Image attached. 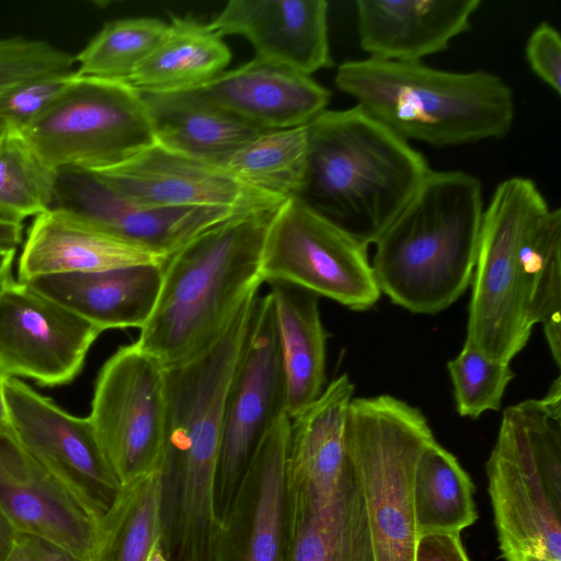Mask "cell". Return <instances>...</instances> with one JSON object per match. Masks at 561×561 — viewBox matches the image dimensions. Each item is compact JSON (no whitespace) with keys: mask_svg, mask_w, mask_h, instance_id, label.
Here are the masks:
<instances>
[{"mask_svg":"<svg viewBox=\"0 0 561 561\" xmlns=\"http://www.w3.org/2000/svg\"><path fill=\"white\" fill-rule=\"evenodd\" d=\"M466 343L511 360L561 311V210L534 181H502L484 208Z\"/></svg>","mask_w":561,"mask_h":561,"instance_id":"obj_1","label":"cell"},{"mask_svg":"<svg viewBox=\"0 0 561 561\" xmlns=\"http://www.w3.org/2000/svg\"><path fill=\"white\" fill-rule=\"evenodd\" d=\"M256 295L242 305L209 347L186 362L164 367L162 515L169 534L186 546L209 543L220 527L215 489L226 400Z\"/></svg>","mask_w":561,"mask_h":561,"instance_id":"obj_2","label":"cell"},{"mask_svg":"<svg viewBox=\"0 0 561 561\" xmlns=\"http://www.w3.org/2000/svg\"><path fill=\"white\" fill-rule=\"evenodd\" d=\"M307 134V172L297 197L366 248L432 171L409 141L358 105L325 110Z\"/></svg>","mask_w":561,"mask_h":561,"instance_id":"obj_3","label":"cell"},{"mask_svg":"<svg viewBox=\"0 0 561 561\" xmlns=\"http://www.w3.org/2000/svg\"><path fill=\"white\" fill-rule=\"evenodd\" d=\"M277 207L208 228L164 261L156 306L136 342L144 352L168 367L220 337L263 283V241Z\"/></svg>","mask_w":561,"mask_h":561,"instance_id":"obj_4","label":"cell"},{"mask_svg":"<svg viewBox=\"0 0 561 561\" xmlns=\"http://www.w3.org/2000/svg\"><path fill=\"white\" fill-rule=\"evenodd\" d=\"M483 211L477 176L432 170L374 243L380 291L415 313L449 307L471 284Z\"/></svg>","mask_w":561,"mask_h":561,"instance_id":"obj_5","label":"cell"},{"mask_svg":"<svg viewBox=\"0 0 561 561\" xmlns=\"http://www.w3.org/2000/svg\"><path fill=\"white\" fill-rule=\"evenodd\" d=\"M334 84L407 141L446 147L497 139L515 118L511 88L485 70L366 58L342 62Z\"/></svg>","mask_w":561,"mask_h":561,"instance_id":"obj_6","label":"cell"},{"mask_svg":"<svg viewBox=\"0 0 561 561\" xmlns=\"http://www.w3.org/2000/svg\"><path fill=\"white\" fill-rule=\"evenodd\" d=\"M505 561H561V378L503 412L485 466Z\"/></svg>","mask_w":561,"mask_h":561,"instance_id":"obj_7","label":"cell"},{"mask_svg":"<svg viewBox=\"0 0 561 561\" xmlns=\"http://www.w3.org/2000/svg\"><path fill=\"white\" fill-rule=\"evenodd\" d=\"M346 447L359 474L376 561H414L413 476L434 439L423 413L389 394L352 399Z\"/></svg>","mask_w":561,"mask_h":561,"instance_id":"obj_8","label":"cell"},{"mask_svg":"<svg viewBox=\"0 0 561 561\" xmlns=\"http://www.w3.org/2000/svg\"><path fill=\"white\" fill-rule=\"evenodd\" d=\"M21 134L51 171H100L156 144L141 93L128 82L72 76Z\"/></svg>","mask_w":561,"mask_h":561,"instance_id":"obj_9","label":"cell"},{"mask_svg":"<svg viewBox=\"0 0 561 561\" xmlns=\"http://www.w3.org/2000/svg\"><path fill=\"white\" fill-rule=\"evenodd\" d=\"M260 270L263 282L294 285L356 311L381 295L367 248L297 196L272 215Z\"/></svg>","mask_w":561,"mask_h":561,"instance_id":"obj_10","label":"cell"},{"mask_svg":"<svg viewBox=\"0 0 561 561\" xmlns=\"http://www.w3.org/2000/svg\"><path fill=\"white\" fill-rule=\"evenodd\" d=\"M121 485L160 471L165 438L164 366L137 343L102 366L88 416Z\"/></svg>","mask_w":561,"mask_h":561,"instance_id":"obj_11","label":"cell"},{"mask_svg":"<svg viewBox=\"0 0 561 561\" xmlns=\"http://www.w3.org/2000/svg\"><path fill=\"white\" fill-rule=\"evenodd\" d=\"M286 413V383L271 294L256 295L244 345L228 391L215 508L227 515L265 433Z\"/></svg>","mask_w":561,"mask_h":561,"instance_id":"obj_12","label":"cell"},{"mask_svg":"<svg viewBox=\"0 0 561 561\" xmlns=\"http://www.w3.org/2000/svg\"><path fill=\"white\" fill-rule=\"evenodd\" d=\"M4 394L18 443L98 523L114 503L122 485L89 417L66 412L19 378H5Z\"/></svg>","mask_w":561,"mask_h":561,"instance_id":"obj_13","label":"cell"},{"mask_svg":"<svg viewBox=\"0 0 561 561\" xmlns=\"http://www.w3.org/2000/svg\"><path fill=\"white\" fill-rule=\"evenodd\" d=\"M102 331L26 282L0 286V368L45 387L71 382Z\"/></svg>","mask_w":561,"mask_h":561,"instance_id":"obj_14","label":"cell"},{"mask_svg":"<svg viewBox=\"0 0 561 561\" xmlns=\"http://www.w3.org/2000/svg\"><path fill=\"white\" fill-rule=\"evenodd\" d=\"M51 208L68 211L164 260L206 229L249 213L211 206L141 207L119 195L92 171L81 168L55 172Z\"/></svg>","mask_w":561,"mask_h":561,"instance_id":"obj_15","label":"cell"},{"mask_svg":"<svg viewBox=\"0 0 561 561\" xmlns=\"http://www.w3.org/2000/svg\"><path fill=\"white\" fill-rule=\"evenodd\" d=\"M92 172L126 199L148 208L211 206L257 211L285 201L248 186L218 164L158 144L118 165Z\"/></svg>","mask_w":561,"mask_h":561,"instance_id":"obj_16","label":"cell"},{"mask_svg":"<svg viewBox=\"0 0 561 561\" xmlns=\"http://www.w3.org/2000/svg\"><path fill=\"white\" fill-rule=\"evenodd\" d=\"M289 433L284 414L257 445L221 522L213 561H285Z\"/></svg>","mask_w":561,"mask_h":561,"instance_id":"obj_17","label":"cell"},{"mask_svg":"<svg viewBox=\"0 0 561 561\" xmlns=\"http://www.w3.org/2000/svg\"><path fill=\"white\" fill-rule=\"evenodd\" d=\"M0 511L20 533L90 561L96 523L14 437H0Z\"/></svg>","mask_w":561,"mask_h":561,"instance_id":"obj_18","label":"cell"},{"mask_svg":"<svg viewBox=\"0 0 561 561\" xmlns=\"http://www.w3.org/2000/svg\"><path fill=\"white\" fill-rule=\"evenodd\" d=\"M328 12L325 0H230L208 25L244 37L257 59L311 76L334 64Z\"/></svg>","mask_w":561,"mask_h":561,"instance_id":"obj_19","label":"cell"},{"mask_svg":"<svg viewBox=\"0 0 561 561\" xmlns=\"http://www.w3.org/2000/svg\"><path fill=\"white\" fill-rule=\"evenodd\" d=\"M183 91L262 131L306 126L331 100L311 76L255 57Z\"/></svg>","mask_w":561,"mask_h":561,"instance_id":"obj_20","label":"cell"},{"mask_svg":"<svg viewBox=\"0 0 561 561\" xmlns=\"http://www.w3.org/2000/svg\"><path fill=\"white\" fill-rule=\"evenodd\" d=\"M480 0H358L359 45L369 57L421 62L471 27Z\"/></svg>","mask_w":561,"mask_h":561,"instance_id":"obj_21","label":"cell"},{"mask_svg":"<svg viewBox=\"0 0 561 561\" xmlns=\"http://www.w3.org/2000/svg\"><path fill=\"white\" fill-rule=\"evenodd\" d=\"M164 261L68 211L51 208L36 216L27 230L18 279L30 282L54 274L102 272Z\"/></svg>","mask_w":561,"mask_h":561,"instance_id":"obj_22","label":"cell"},{"mask_svg":"<svg viewBox=\"0 0 561 561\" xmlns=\"http://www.w3.org/2000/svg\"><path fill=\"white\" fill-rule=\"evenodd\" d=\"M163 264H139L92 273L37 277L28 283L102 332L141 329L156 306Z\"/></svg>","mask_w":561,"mask_h":561,"instance_id":"obj_23","label":"cell"},{"mask_svg":"<svg viewBox=\"0 0 561 561\" xmlns=\"http://www.w3.org/2000/svg\"><path fill=\"white\" fill-rule=\"evenodd\" d=\"M291 420L323 392L327 333L318 296L285 283H270Z\"/></svg>","mask_w":561,"mask_h":561,"instance_id":"obj_24","label":"cell"},{"mask_svg":"<svg viewBox=\"0 0 561 561\" xmlns=\"http://www.w3.org/2000/svg\"><path fill=\"white\" fill-rule=\"evenodd\" d=\"M140 93L156 144L197 160L219 164L262 131L187 91Z\"/></svg>","mask_w":561,"mask_h":561,"instance_id":"obj_25","label":"cell"},{"mask_svg":"<svg viewBox=\"0 0 561 561\" xmlns=\"http://www.w3.org/2000/svg\"><path fill=\"white\" fill-rule=\"evenodd\" d=\"M231 53L208 24L173 16L161 41L127 81L140 92H176L197 87L229 65Z\"/></svg>","mask_w":561,"mask_h":561,"instance_id":"obj_26","label":"cell"},{"mask_svg":"<svg viewBox=\"0 0 561 561\" xmlns=\"http://www.w3.org/2000/svg\"><path fill=\"white\" fill-rule=\"evenodd\" d=\"M163 540L162 478L153 471L124 485L95 526L90 561H146Z\"/></svg>","mask_w":561,"mask_h":561,"instance_id":"obj_27","label":"cell"},{"mask_svg":"<svg viewBox=\"0 0 561 561\" xmlns=\"http://www.w3.org/2000/svg\"><path fill=\"white\" fill-rule=\"evenodd\" d=\"M413 507L419 536L460 534L478 517L471 479L435 438L423 448L415 465Z\"/></svg>","mask_w":561,"mask_h":561,"instance_id":"obj_28","label":"cell"},{"mask_svg":"<svg viewBox=\"0 0 561 561\" xmlns=\"http://www.w3.org/2000/svg\"><path fill=\"white\" fill-rule=\"evenodd\" d=\"M307 161L306 125L261 131L218 165L248 186L287 199L299 196Z\"/></svg>","mask_w":561,"mask_h":561,"instance_id":"obj_29","label":"cell"},{"mask_svg":"<svg viewBox=\"0 0 561 561\" xmlns=\"http://www.w3.org/2000/svg\"><path fill=\"white\" fill-rule=\"evenodd\" d=\"M55 172L32 150L21 131L0 136V221L23 225L53 207Z\"/></svg>","mask_w":561,"mask_h":561,"instance_id":"obj_30","label":"cell"},{"mask_svg":"<svg viewBox=\"0 0 561 561\" xmlns=\"http://www.w3.org/2000/svg\"><path fill=\"white\" fill-rule=\"evenodd\" d=\"M168 23L156 18L107 22L75 56L79 76L127 82L161 41Z\"/></svg>","mask_w":561,"mask_h":561,"instance_id":"obj_31","label":"cell"},{"mask_svg":"<svg viewBox=\"0 0 561 561\" xmlns=\"http://www.w3.org/2000/svg\"><path fill=\"white\" fill-rule=\"evenodd\" d=\"M456 409L461 416L479 417L501 408L504 392L515 374L508 363L493 359L465 342L447 363Z\"/></svg>","mask_w":561,"mask_h":561,"instance_id":"obj_32","label":"cell"},{"mask_svg":"<svg viewBox=\"0 0 561 561\" xmlns=\"http://www.w3.org/2000/svg\"><path fill=\"white\" fill-rule=\"evenodd\" d=\"M75 56L43 39L0 38V93L26 80L76 71Z\"/></svg>","mask_w":561,"mask_h":561,"instance_id":"obj_33","label":"cell"},{"mask_svg":"<svg viewBox=\"0 0 561 561\" xmlns=\"http://www.w3.org/2000/svg\"><path fill=\"white\" fill-rule=\"evenodd\" d=\"M75 72L36 77L0 93V129L22 131L57 98Z\"/></svg>","mask_w":561,"mask_h":561,"instance_id":"obj_34","label":"cell"},{"mask_svg":"<svg viewBox=\"0 0 561 561\" xmlns=\"http://www.w3.org/2000/svg\"><path fill=\"white\" fill-rule=\"evenodd\" d=\"M525 56L530 70L557 95L561 94V37L548 22L539 23L530 33Z\"/></svg>","mask_w":561,"mask_h":561,"instance_id":"obj_35","label":"cell"},{"mask_svg":"<svg viewBox=\"0 0 561 561\" xmlns=\"http://www.w3.org/2000/svg\"><path fill=\"white\" fill-rule=\"evenodd\" d=\"M414 561H470L459 534L439 533L419 537Z\"/></svg>","mask_w":561,"mask_h":561,"instance_id":"obj_36","label":"cell"},{"mask_svg":"<svg viewBox=\"0 0 561 561\" xmlns=\"http://www.w3.org/2000/svg\"><path fill=\"white\" fill-rule=\"evenodd\" d=\"M45 541L35 535L19 531L5 561H44Z\"/></svg>","mask_w":561,"mask_h":561,"instance_id":"obj_37","label":"cell"},{"mask_svg":"<svg viewBox=\"0 0 561 561\" xmlns=\"http://www.w3.org/2000/svg\"><path fill=\"white\" fill-rule=\"evenodd\" d=\"M543 333L550 352L558 367L561 365V320L560 314L550 318L543 323Z\"/></svg>","mask_w":561,"mask_h":561,"instance_id":"obj_38","label":"cell"},{"mask_svg":"<svg viewBox=\"0 0 561 561\" xmlns=\"http://www.w3.org/2000/svg\"><path fill=\"white\" fill-rule=\"evenodd\" d=\"M18 534L10 519L0 511V561H5L9 557Z\"/></svg>","mask_w":561,"mask_h":561,"instance_id":"obj_39","label":"cell"},{"mask_svg":"<svg viewBox=\"0 0 561 561\" xmlns=\"http://www.w3.org/2000/svg\"><path fill=\"white\" fill-rule=\"evenodd\" d=\"M23 239V225L0 221V250H16Z\"/></svg>","mask_w":561,"mask_h":561,"instance_id":"obj_40","label":"cell"},{"mask_svg":"<svg viewBox=\"0 0 561 561\" xmlns=\"http://www.w3.org/2000/svg\"><path fill=\"white\" fill-rule=\"evenodd\" d=\"M8 376L0 368V437H14L9 408L4 394V380Z\"/></svg>","mask_w":561,"mask_h":561,"instance_id":"obj_41","label":"cell"},{"mask_svg":"<svg viewBox=\"0 0 561 561\" xmlns=\"http://www.w3.org/2000/svg\"><path fill=\"white\" fill-rule=\"evenodd\" d=\"M44 561H84L62 547L45 541Z\"/></svg>","mask_w":561,"mask_h":561,"instance_id":"obj_42","label":"cell"},{"mask_svg":"<svg viewBox=\"0 0 561 561\" xmlns=\"http://www.w3.org/2000/svg\"><path fill=\"white\" fill-rule=\"evenodd\" d=\"M16 250H0V286L11 276V268Z\"/></svg>","mask_w":561,"mask_h":561,"instance_id":"obj_43","label":"cell"},{"mask_svg":"<svg viewBox=\"0 0 561 561\" xmlns=\"http://www.w3.org/2000/svg\"><path fill=\"white\" fill-rule=\"evenodd\" d=\"M146 561H170L165 552L162 538H159L154 541Z\"/></svg>","mask_w":561,"mask_h":561,"instance_id":"obj_44","label":"cell"},{"mask_svg":"<svg viewBox=\"0 0 561 561\" xmlns=\"http://www.w3.org/2000/svg\"><path fill=\"white\" fill-rule=\"evenodd\" d=\"M2 131H3V130H2V129H0V136H1Z\"/></svg>","mask_w":561,"mask_h":561,"instance_id":"obj_45","label":"cell"}]
</instances>
